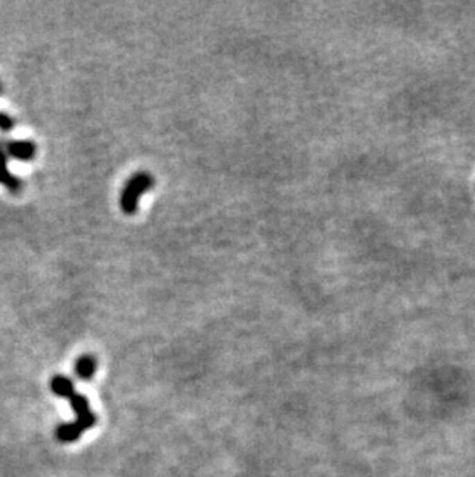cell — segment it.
<instances>
[{
	"instance_id": "1",
	"label": "cell",
	"mask_w": 475,
	"mask_h": 477,
	"mask_svg": "<svg viewBox=\"0 0 475 477\" xmlns=\"http://www.w3.org/2000/svg\"><path fill=\"white\" fill-rule=\"evenodd\" d=\"M155 178L147 171H139L128 179L121 193V209L126 215H135L139 207L141 196L153 189Z\"/></svg>"
},
{
	"instance_id": "2",
	"label": "cell",
	"mask_w": 475,
	"mask_h": 477,
	"mask_svg": "<svg viewBox=\"0 0 475 477\" xmlns=\"http://www.w3.org/2000/svg\"><path fill=\"white\" fill-rule=\"evenodd\" d=\"M68 400H70L73 411L76 414V417H78L74 420L76 424H78L84 431L89 430V428H93L96 425V420L98 419H96L94 412L89 410V403H88L87 397L74 391L71 396L68 397Z\"/></svg>"
},
{
	"instance_id": "3",
	"label": "cell",
	"mask_w": 475,
	"mask_h": 477,
	"mask_svg": "<svg viewBox=\"0 0 475 477\" xmlns=\"http://www.w3.org/2000/svg\"><path fill=\"white\" fill-rule=\"evenodd\" d=\"M5 150L8 151V155L20 159V161H31L36 156V145L31 141H10L6 142Z\"/></svg>"
},
{
	"instance_id": "4",
	"label": "cell",
	"mask_w": 475,
	"mask_h": 477,
	"mask_svg": "<svg viewBox=\"0 0 475 477\" xmlns=\"http://www.w3.org/2000/svg\"><path fill=\"white\" fill-rule=\"evenodd\" d=\"M0 184H3L5 187L12 193H17L24 187L22 181H20L17 176L10 174L8 164H6V155L2 145H0Z\"/></svg>"
},
{
	"instance_id": "5",
	"label": "cell",
	"mask_w": 475,
	"mask_h": 477,
	"mask_svg": "<svg viewBox=\"0 0 475 477\" xmlns=\"http://www.w3.org/2000/svg\"><path fill=\"white\" fill-rule=\"evenodd\" d=\"M96 366H98V363H96V358L93 355H80L74 365V372L79 378L89 380L94 376Z\"/></svg>"
},
{
	"instance_id": "6",
	"label": "cell",
	"mask_w": 475,
	"mask_h": 477,
	"mask_svg": "<svg viewBox=\"0 0 475 477\" xmlns=\"http://www.w3.org/2000/svg\"><path fill=\"white\" fill-rule=\"evenodd\" d=\"M82 433H84V430H82L76 421H73V424H62L56 430V435L62 444H71V442H76L80 437Z\"/></svg>"
},
{
	"instance_id": "7",
	"label": "cell",
	"mask_w": 475,
	"mask_h": 477,
	"mask_svg": "<svg viewBox=\"0 0 475 477\" xmlns=\"http://www.w3.org/2000/svg\"><path fill=\"white\" fill-rule=\"evenodd\" d=\"M50 386H51V391L62 399H68L74 392L73 382L65 376H54L51 378Z\"/></svg>"
},
{
	"instance_id": "8",
	"label": "cell",
	"mask_w": 475,
	"mask_h": 477,
	"mask_svg": "<svg viewBox=\"0 0 475 477\" xmlns=\"http://www.w3.org/2000/svg\"><path fill=\"white\" fill-rule=\"evenodd\" d=\"M12 127H15V121L11 119V117L3 113V112H0V130H3V131H8L11 130Z\"/></svg>"
},
{
	"instance_id": "9",
	"label": "cell",
	"mask_w": 475,
	"mask_h": 477,
	"mask_svg": "<svg viewBox=\"0 0 475 477\" xmlns=\"http://www.w3.org/2000/svg\"><path fill=\"white\" fill-rule=\"evenodd\" d=\"M0 92H2V87H0Z\"/></svg>"
}]
</instances>
